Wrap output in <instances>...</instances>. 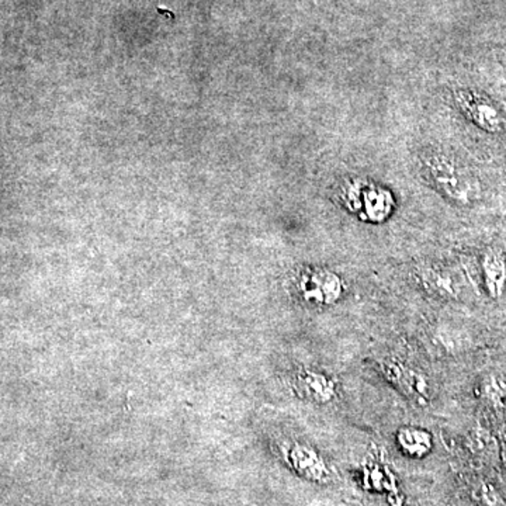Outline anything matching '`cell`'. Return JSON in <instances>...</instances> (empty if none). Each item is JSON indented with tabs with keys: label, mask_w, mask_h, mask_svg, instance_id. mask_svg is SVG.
I'll return each instance as SVG.
<instances>
[{
	"label": "cell",
	"mask_w": 506,
	"mask_h": 506,
	"mask_svg": "<svg viewBox=\"0 0 506 506\" xmlns=\"http://www.w3.org/2000/svg\"><path fill=\"white\" fill-rule=\"evenodd\" d=\"M397 444L401 449L402 453L407 454L412 459H421L431 453L432 451V434L417 426H402L398 429Z\"/></svg>",
	"instance_id": "8"
},
{
	"label": "cell",
	"mask_w": 506,
	"mask_h": 506,
	"mask_svg": "<svg viewBox=\"0 0 506 506\" xmlns=\"http://www.w3.org/2000/svg\"><path fill=\"white\" fill-rule=\"evenodd\" d=\"M481 398L498 411H506V382L498 375L486 377L480 387Z\"/></svg>",
	"instance_id": "10"
},
{
	"label": "cell",
	"mask_w": 506,
	"mask_h": 506,
	"mask_svg": "<svg viewBox=\"0 0 506 506\" xmlns=\"http://www.w3.org/2000/svg\"><path fill=\"white\" fill-rule=\"evenodd\" d=\"M289 459L294 468L314 481L323 480L328 474L323 459L313 447L303 443H293L289 449Z\"/></svg>",
	"instance_id": "7"
},
{
	"label": "cell",
	"mask_w": 506,
	"mask_h": 506,
	"mask_svg": "<svg viewBox=\"0 0 506 506\" xmlns=\"http://www.w3.org/2000/svg\"><path fill=\"white\" fill-rule=\"evenodd\" d=\"M296 390L308 401L321 405L333 402L338 394L336 382L331 375L311 368H303L296 375Z\"/></svg>",
	"instance_id": "5"
},
{
	"label": "cell",
	"mask_w": 506,
	"mask_h": 506,
	"mask_svg": "<svg viewBox=\"0 0 506 506\" xmlns=\"http://www.w3.org/2000/svg\"><path fill=\"white\" fill-rule=\"evenodd\" d=\"M382 373L398 392L411 400L417 407L431 404V384L426 375L411 366L404 365L398 358H388L382 363Z\"/></svg>",
	"instance_id": "2"
},
{
	"label": "cell",
	"mask_w": 506,
	"mask_h": 506,
	"mask_svg": "<svg viewBox=\"0 0 506 506\" xmlns=\"http://www.w3.org/2000/svg\"><path fill=\"white\" fill-rule=\"evenodd\" d=\"M484 284L491 299H500L506 287V257L501 250L490 249L483 257Z\"/></svg>",
	"instance_id": "6"
},
{
	"label": "cell",
	"mask_w": 506,
	"mask_h": 506,
	"mask_svg": "<svg viewBox=\"0 0 506 506\" xmlns=\"http://www.w3.org/2000/svg\"><path fill=\"white\" fill-rule=\"evenodd\" d=\"M417 277H419L422 286L429 293L436 294L439 297H446V299H456L457 294H459L456 279L449 272L426 267V269H422L419 272Z\"/></svg>",
	"instance_id": "9"
},
{
	"label": "cell",
	"mask_w": 506,
	"mask_h": 506,
	"mask_svg": "<svg viewBox=\"0 0 506 506\" xmlns=\"http://www.w3.org/2000/svg\"><path fill=\"white\" fill-rule=\"evenodd\" d=\"M427 173L437 190L454 203L467 206L474 198V184L470 176L446 155L434 154L426 158Z\"/></svg>",
	"instance_id": "1"
},
{
	"label": "cell",
	"mask_w": 506,
	"mask_h": 506,
	"mask_svg": "<svg viewBox=\"0 0 506 506\" xmlns=\"http://www.w3.org/2000/svg\"><path fill=\"white\" fill-rule=\"evenodd\" d=\"M454 97L464 114L481 130L493 132V134L502 131V115L490 100L470 90H457Z\"/></svg>",
	"instance_id": "4"
},
{
	"label": "cell",
	"mask_w": 506,
	"mask_h": 506,
	"mask_svg": "<svg viewBox=\"0 0 506 506\" xmlns=\"http://www.w3.org/2000/svg\"><path fill=\"white\" fill-rule=\"evenodd\" d=\"M299 286L304 301L316 307L333 306L345 293L342 279L326 269H314L303 274Z\"/></svg>",
	"instance_id": "3"
}]
</instances>
